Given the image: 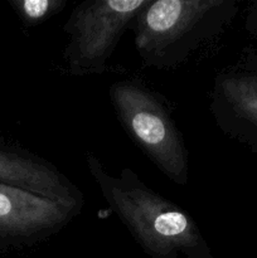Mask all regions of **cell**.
Masks as SVG:
<instances>
[{"label": "cell", "mask_w": 257, "mask_h": 258, "mask_svg": "<svg viewBox=\"0 0 257 258\" xmlns=\"http://www.w3.org/2000/svg\"><path fill=\"white\" fill-rule=\"evenodd\" d=\"M86 165L106 204L131 236L155 258H211V248L190 214L149 188L130 168L111 174L95 154Z\"/></svg>", "instance_id": "1"}, {"label": "cell", "mask_w": 257, "mask_h": 258, "mask_svg": "<svg viewBox=\"0 0 257 258\" xmlns=\"http://www.w3.org/2000/svg\"><path fill=\"white\" fill-rule=\"evenodd\" d=\"M232 12L228 0H150L131 25L136 52L146 67H178L222 32Z\"/></svg>", "instance_id": "2"}, {"label": "cell", "mask_w": 257, "mask_h": 258, "mask_svg": "<svg viewBox=\"0 0 257 258\" xmlns=\"http://www.w3.org/2000/svg\"><path fill=\"white\" fill-rule=\"evenodd\" d=\"M108 96L128 138L169 180L188 185L189 151L163 97L138 80L116 81Z\"/></svg>", "instance_id": "3"}, {"label": "cell", "mask_w": 257, "mask_h": 258, "mask_svg": "<svg viewBox=\"0 0 257 258\" xmlns=\"http://www.w3.org/2000/svg\"><path fill=\"white\" fill-rule=\"evenodd\" d=\"M150 0H85L63 25L68 42L63 49L72 76L102 75L126 30Z\"/></svg>", "instance_id": "4"}, {"label": "cell", "mask_w": 257, "mask_h": 258, "mask_svg": "<svg viewBox=\"0 0 257 258\" xmlns=\"http://www.w3.org/2000/svg\"><path fill=\"white\" fill-rule=\"evenodd\" d=\"M80 209L0 181V243H32L57 234Z\"/></svg>", "instance_id": "5"}, {"label": "cell", "mask_w": 257, "mask_h": 258, "mask_svg": "<svg viewBox=\"0 0 257 258\" xmlns=\"http://www.w3.org/2000/svg\"><path fill=\"white\" fill-rule=\"evenodd\" d=\"M0 181L82 209L83 194L52 163L25 151L0 148Z\"/></svg>", "instance_id": "6"}, {"label": "cell", "mask_w": 257, "mask_h": 258, "mask_svg": "<svg viewBox=\"0 0 257 258\" xmlns=\"http://www.w3.org/2000/svg\"><path fill=\"white\" fill-rule=\"evenodd\" d=\"M67 4V0H10V5L22 20L24 28L43 24L59 14Z\"/></svg>", "instance_id": "7"}]
</instances>
